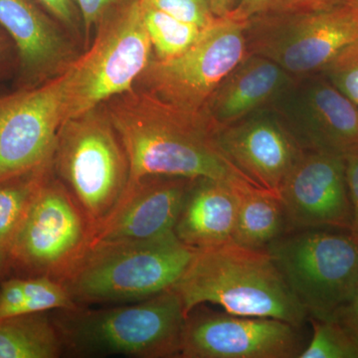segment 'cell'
<instances>
[{"instance_id":"cell-1","label":"cell","mask_w":358,"mask_h":358,"mask_svg":"<svg viewBox=\"0 0 358 358\" xmlns=\"http://www.w3.org/2000/svg\"><path fill=\"white\" fill-rule=\"evenodd\" d=\"M103 107L128 155L127 188L154 176L255 185L224 154L220 128L203 110L181 109L134 87Z\"/></svg>"},{"instance_id":"cell-2","label":"cell","mask_w":358,"mask_h":358,"mask_svg":"<svg viewBox=\"0 0 358 358\" xmlns=\"http://www.w3.org/2000/svg\"><path fill=\"white\" fill-rule=\"evenodd\" d=\"M173 289L186 315L212 303L231 315L280 320L298 327L308 317L266 250L235 243L196 250Z\"/></svg>"},{"instance_id":"cell-3","label":"cell","mask_w":358,"mask_h":358,"mask_svg":"<svg viewBox=\"0 0 358 358\" xmlns=\"http://www.w3.org/2000/svg\"><path fill=\"white\" fill-rule=\"evenodd\" d=\"M196 249L174 233L155 239L90 247L63 280L77 303L140 301L173 289Z\"/></svg>"},{"instance_id":"cell-4","label":"cell","mask_w":358,"mask_h":358,"mask_svg":"<svg viewBox=\"0 0 358 358\" xmlns=\"http://www.w3.org/2000/svg\"><path fill=\"white\" fill-rule=\"evenodd\" d=\"M52 169L83 212L93 235L121 201L129 178L128 155L103 105L63 122Z\"/></svg>"},{"instance_id":"cell-5","label":"cell","mask_w":358,"mask_h":358,"mask_svg":"<svg viewBox=\"0 0 358 358\" xmlns=\"http://www.w3.org/2000/svg\"><path fill=\"white\" fill-rule=\"evenodd\" d=\"M88 50L63 73L64 121L134 89L152 61V42L141 16L140 0H124L96 27Z\"/></svg>"},{"instance_id":"cell-6","label":"cell","mask_w":358,"mask_h":358,"mask_svg":"<svg viewBox=\"0 0 358 358\" xmlns=\"http://www.w3.org/2000/svg\"><path fill=\"white\" fill-rule=\"evenodd\" d=\"M66 312L56 324L64 345L78 353L180 357L186 315L173 289L124 307Z\"/></svg>"},{"instance_id":"cell-7","label":"cell","mask_w":358,"mask_h":358,"mask_svg":"<svg viewBox=\"0 0 358 358\" xmlns=\"http://www.w3.org/2000/svg\"><path fill=\"white\" fill-rule=\"evenodd\" d=\"M308 317L338 320L358 284V240L324 229L289 231L265 249Z\"/></svg>"},{"instance_id":"cell-8","label":"cell","mask_w":358,"mask_h":358,"mask_svg":"<svg viewBox=\"0 0 358 358\" xmlns=\"http://www.w3.org/2000/svg\"><path fill=\"white\" fill-rule=\"evenodd\" d=\"M91 236L83 212L51 166L14 239L7 270L62 282L88 251Z\"/></svg>"},{"instance_id":"cell-9","label":"cell","mask_w":358,"mask_h":358,"mask_svg":"<svg viewBox=\"0 0 358 358\" xmlns=\"http://www.w3.org/2000/svg\"><path fill=\"white\" fill-rule=\"evenodd\" d=\"M248 25L229 16L217 18L178 57L152 58L134 88L181 109H203L221 82L248 55Z\"/></svg>"},{"instance_id":"cell-10","label":"cell","mask_w":358,"mask_h":358,"mask_svg":"<svg viewBox=\"0 0 358 358\" xmlns=\"http://www.w3.org/2000/svg\"><path fill=\"white\" fill-rule=\"evenodd\" d=\"M249 53L271 59L292 76L322 71L358 38V11L348 2L293 15L249 21Z\"/></svg>"},{"instance_id":"cell-11","label":"cell","mask_w":358,"mask_h":358,"mask_svg":"<svg viewBox=\"0 0 358 358\" xmlns=\"http://www.w3.org/2000/svg\"><path fill=\"white\" fill-rule=\"evenodd\" d=\"M63 122V75L0 98V182L51 166Z\"/></svg>"},{"instance_id":"cell-12","label":"cell","mask_w":358,"mask_h":358,"mask_svg":"<svg viewBox=\"0 0 358 358\" xmlns=\"http://www.w3.org/2000/svg\"><path fill=\"white\" fill-rule=\"evenodd\" d=\"M300 327L267 317L197 310L186 315L183 358H299L305 346Z\"/></svg>"},{"instance_id":"cell-13","label":"cell","mask_w":358,"mask_h":358,"mask_svg":"<svg viewBox=\"0 0 358 358\" xmlns=\"http://www.w3.org/2000/svg\"><path fill=\"white\" fill-rule=\"evenodd\" d=\"M286 232L324 227L352 229L343 155L305 150L280 189Z\"/></svg>"},{"instance_id":"cell-14","label":"cell","mask_w":358,"mask_h":358,"mask_svg":"<svg viewBox=\"0 0 358 358\" xmlns=\"http://www.w3.org/2000/svg\"><path fill=\"white\" fill-rule=\"evenodd\" d=\"M34 0H0V27L17 53L18 89H31L62 75L78 55L70 33Z\"/></svg>"},{"instance_id":"cell-15","label":"cell","mask_w":358,"mask_h":358,"mask_svg":"<svg viewBox=\"0 0 358 358\" xmlns=\"http://www.w3.org/2000/svg\"><path fill=\"white\" fill-rule=\"evenodd\" d=\"M224 154L258 187L279 195L305 150L282 117L260 110L219 129Z\"/></svg>"},{"instance_id":"cell-16","label":"cell","mask_w":358,"mask_h":358,"mask_svg":"<svg viewBox=\"0 0 358 358\" xmlns=\"http://www.w3.org/2000/svg\"><path fill=\"white\" fill-rule=\"evenodd\" d=\"M193 180L154 176L136 181L127 188L109 219L93 233L89 248L100 244L155 239L174 233Z\"/></svg>"},{"instance_id":"cell-17","label":"cell","mask_w":358,"mask_h":358,"mask_svg":"<svg viewBox=\"0 0 358 358\" xmlns=\"http://www.w3.org/2000/svg\"><path fill=\"white\" fill-rule=\"evenodd\" d=\"M289 96L282 120L303 150L345 155L358 145V106L329 80H310Z\"/></svg>"},{"instance_id":"cell-18","label":"cell","mask_w":358,"mask_h":358,"mask_svg":"<svg viewBox=\"0 0 358 358\" xmlns=\"http://www.w3.org/2000/svg\"><path fill=\"white\" fill-rule=\"evenodd\" d=\"M292 77L271 59L249 53L221 82L202 110L224 128L279 100L291 88Z\"/></svg>"},{"instance_id":"cell-19","label":"cell","mask_w":358,"mask_h":358,"mask_svg":"<svg viewBox=\"0 0 358 358\" xmlns=\"http://www.w3.org/2000/svg\"><path fill=\"white\" fill-rule=\"evenodd\" d=\"M237 186L241 185L210 178L194 179L174 227L176 237L196 250L233 243Z\"/></svg>"},{"instance_id":"cell-20","label":"cell","mask_w":358,"mask_h":358,"mask_svg":"<svg viewBox=\"0 0 358 358\" xmlns=\"http://www.w3.org/2000/svg\"><path fill=\"white\" fill-rule=\"evenodd\" d=\"M237 219L233 243L264 250L286 233L279 195L253 185L237 186Z\"/></svg>"},{"instance_id":"cell-21","label":"cell","mask_w":358,"mask_h":358,"mask_svg":"<svg viewBox=\"0 0 358 358\" xmlns=\"http://www.w3.org/2000/svg\"><path fill=\"white\" fill-rule=\"evenodd\" d=\"M76 310L65 285L47 275L10 278L0 285V319L43 313L51 310Z\"/></svg>"},{"instance_id":"cell-22","label":"cell","mask_w":358,"mask_h":358,"mask_svg":"<svg viewBox=\"0 0 358 358\" xmlns=\"http://www.w3.org/2000/svg\"><path fill=\"white\" fill-rule=\"evenodd\" d=\"M64 345L44 313L0 319V358H56Z\"/></svg>"},{"instance_id":"cell-23","label":"cell","mask_w":358,"mask_h":358,"mask_svg":"<svg viewBox=\"0 0 358 358\" xmlns=\"http://www.w3.org/2000/svg\"><path fill=\"white\" fill-rule=\"evenodd\" d=\"M52 166L0 182V278L8 273L14 239Z\"/></svg>"},{"instance_id":"cell-24","label":"cell","mask_w":358,"mask_h":358,"mask_svg":"<svg viewBox=\"0 0 358 358\" xmlns=\"http://www.w3.org/2000/svg\"><path fill=\"white\" fill-rule=\"evenodd\" d=\"M141 16L157 60L178 57L199 40L204 29L179 20L155 6L150 0H140Z\"/></svg>"},{"instance_id":"cell-25","label":"cell","mask_w":358,"mask_h":358,"mask_svg":"<svg viewBox=\"0 0 358 358\" xmlns=\"http://www.w3.org/2000/svg\"><path fill=\"white\" fill-rule=\"evenodd\" d=\"M310 320L313 338L299 358H358V338L341 320Z\"/></svg>"},{"instance_id":"cell-26","label":"cell","mask_w":358,"mask_h":358,"mask_svg":"<svg viewBox=\"0 0 358 358\" xmlns=\"http://www.w3.org/2000/svg\"><path fill=\"white\" fill-rule=\"evenodd\" d=\"M343 0H241L227 16L239 21L273 16L293 15L322 10L343 3Z\"/></svg>"},{"instance_id":"cell-27","label":"cell","mask_w":358,"mask_h":358,"mask_svg":"<svg viewBox=\"0 0 358 358\" xmlns=\"http://www.w3.org/2000/svg\"><path fill=\"white\" fill-rule=\"evenodd\" d=\"M322 72L327 80L358 106V38L339 52Z\"/></svg>"},{"instance_id":"cell-28","label":"cell","mask_w":358,"mask_h":358,"mask_svg":"<svg viewBox=\"0 0 358 358\" xmlns=\"http://www.w3.org/2000/svg\"><path fill=\"white\" fill-rule=\"evenodd\" d=\"M155 6L179 20L205 29L218 17L214 15L208 0H150Z\"/></svg>"},{"instance_id":"cell-29","label":"cell","mask_w":358,"mask_h":358,"mask_svg":"<svg viewBox=\"0 0 358 358\" xmlns=\"http://www.w3.org/2000/svg\"><path fill=\"white\" fill-rule=\"evenodd\" d=\"M37 1L70 34L71 33L80 34L81 15L75 0H37Z\"/></svg>"},{"instance_id":"cell-30","label":"cell","mask_w":358,"mask_h":358,"mask_svg":"<svg viewBox=\"0 0 358 358\" xmlns=\"http://www.w3.org/2000/svg\"><path fill=\"white\" fill-rule=\"evenodd\" d=\"M124 1V0H75L83 23L86 43H88L92 30L96 27L103 16L110 9Z\"/></svg>"},{"instance_id":"cell-31","label":"cell","mask_w":358,"mask_h":358,"mask_svg":"<svg viewBox=\"0 0 358 358\" xmlns=\"http://www.w3.org/2000/svg\"><path fill=\"white\" fill-rule=\"evenodd\" d=\"M345 178L348 194L352 203V233L358 240V145L348 150L345 155Z\"/></svg>"},{"instance_id":"cell-32","label":"cell","mask_w":358,"mask_h":358,"mask_svg":"<svg viewBox=\"0 0 358 358\" xmlns=\"http://www.w3.org/2000/svg\"><path fill=\"white\" fill-rule=\"evenodd\" d=\"M17 70V53L13 42L0 27V78Z\"/></svg>"},{"instance_id":"cell-33","label":"cell","mask_w":358,"mask_h":358,"mask_svg":"<svg viewBox=\"0 0 358 358\" xmlns=\"http://www.w3.org/2000/svg\"><path fill=\"white\" fill-rule=\"evenodd\" d=\"M338 320L358 338V284L352 303L343 310Z\"/></svg>"},{"instance_id":"cell-34","label":"cell","mask_w":358,"mask_h":358,"mask_svg":"<svg viewBox=\"0 0 358 358\" xmlns=\"http://www.w3.org/2000/svg\"><path fill=\"white\" fill-rule=\"evenodd\" d=\"M241 0H208L214 15L216 17H225L232 13Z\"/></svg>"},{"instance_id":"cell-35","label":"cell","mask_w":358,"mask_h":358,"mask_svg":"<svg viewBox=\"0 0 358 358\" xmlns=\"http://www.w3.org/2000/svg\"><path fill=\"white\" fill-rule=\"evenodd\" d=\"M348 4H350L355 9V10L358 11V0H348Z\"/></svg>"},{"instance_id":"cell-36","label":"cell","mask_w":358,"mask_h":358,"mask_svg":"<svg viewBox=\"0 0 358 358\" xmlns=\"http://www.w3.org/2000/svg\"><path fill=\"white\" fill-rule=\"evenodd\" d=\"M343 1L346 2V1H348V0H343Z\"/></svg>"}]
</instances>
